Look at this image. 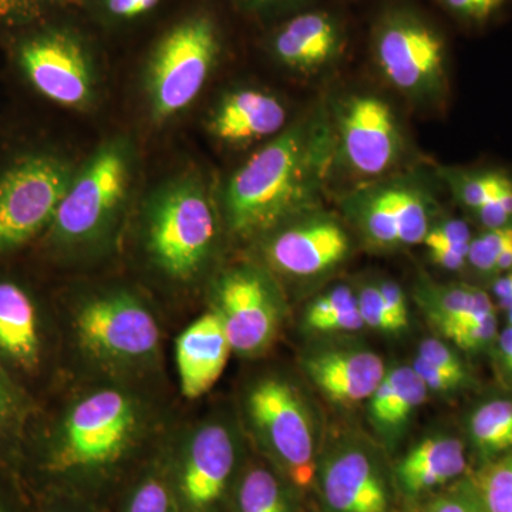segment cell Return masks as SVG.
<instances>
[{
	"mask_svg": "<svg viewBox=\"0 0 512 512\" xmlns=\"http://www.w3.org/2000/svg\"><path fill=\"white\" fill-rule=\"evenodd\" d=\"M336 170L329 107L309 116L256 151L229 178L224 208L229 228L242 238L272 232L318 211Z\"/></svg>",
	"mask_w": 512,
	"mask_h": 512,
	"instance_id": "obj_1",
	"label": "cell"
},
{
	"mask_svg": "<svg viewBox=\"0 0 512 512\" xmlns=\"http://www.w3.org/2000/svg\"><path fill=\"white\" fill-rule=\"evenodd\" d=\"M141 410L131 394L99 389L70 407L37 460L39 494L101 500L123 481L136 450Z\"/></svg>",
	"mask_w": 512,
	"mask_h": 512,
	"instance_id": "obj_2",
	"label": "cell"
},
{
	"mask_svg": "<svg viewBox=\"0 0 512 512\" xmlns=\"http://www.w3.org/2000/svg\"><path fill=\"white\" fill-rule=\"evenodd\" d=\"M372 53L384 80L416 106L439 107L446 101L447 42L416 10L384 12L373 29Z\"/></svg>",
	"mask_w": 512,
	"mask_h": 512,
	"instance_id": "obj_3",
	"label": "cell"
},
{
	"mask_svg": "<svg viewBox=\"0 0 512 512\" xmlns=\"http://www.w3.org/2000/svg\"><path fill=\"white\" fill-rule=\"evenodd\" d=\"M247 412L265 460L306 500L313 497L322 448L301 392L282 377H264L249 389Z\"/></svg>",
	"mask_w": 512,
	"mask_h": 512,
	"instance_id": "obj_4",
	"label": "cell"
},
{
	"mask_svg": "<svg viewBox=\"0 0 512 512\" xmlns=\"http://www.w3.org/2000/svg\"><path fill=\"white\" fill-rule=\"evenodd\" d=\"M217 234L214 205L204 185L195 180L165 188L148 212V251L173 278L197 274L210 258Z\"/></svg>",
	"mask_w": 512,
	"mask_h": 512,
	"instance_id": "obj_5",
	"label": "cell"
},
{
	"mask_svg": "<svg viewBox=\"0 0 512 512\" xmlns=\"http://www.w3.org/2000/svg\"><path fill=\"white\" fill-rule=\"evenodd\" d=\"M336 168L363 181L382 180L402 163L406 137L386 100L370 93L340 97L329 107Z\"/></svg>",
	"mask_w": 512,
	"mask_h": 512,
	"instance_id": "obj_6",
	"label": "cell"
},
{
	"mask_svg": "<svg viewBox=\"0 0 512 512\" xmlns=\"http://www.w3.org/2000/svg\"><path fill=\"white\" fill-rule=\"evenodd\" d=\"M342 208L370 247L387 251L423 244L437 202L416 178L384 177L349 192Z\"/></svg>",
	"mask_w": 512,
	"mask_h": 512,
	"instance_id": "obj_7",
	"label": "cell"
},
{
	"mask_svg": "<svg viewBox=\"0 0 512 512\" xmlns=\"http://www.w3.org/2000/svg\"><path fill=\"white\" fill-rule=\"evenodd\" d=\"M220 36L207 16H194L161 39L148 64L147 89L158 120L187 109L204 89L220 56Z\"/></svg>",
	"mask_w": 512,
	"mask_h": 512,
	"instance_id": "obj_8",
	"label": "cell"
},
{
	"mask_svg": "<svg viewBox=\"0 0 512 512\" xmlns=\"http://www.w3.org/2000/svg\"><path fill=\"white\" fill-rule=\"evenodd\" d=\"M73 177L69 161L50 153L28 154L0 171V255L52 225Z\"/></svg>",
	"mask_w": 512,
	"mask_h": 512,
	"instance_id": "obj_9",
	"label": "cell"
},
{
	"mask_svg": "<svg viewBox=\"0 0 512 512\" xmlns=\"http://www.w3.org/2000/svg\"><path fill=\"white\" fill-rule=\"evenodd\" d=\"M313 497L320 512H399L392 466L379 448L342 439L320 451Z\"/></svg>",
	"mask_w": 512,
	"mask_h": 512,
	"instance_id": "obj_10",
	"label": "cell"
},
{
	"mask_svg": "<svg viewBox=\"0 0 512 512\" xmlns=\"http://www.w3.org/2000/svg\"><path fill=\"white\" fill-rule=\"evenodd\" d=\"M131 161L126 144L111 141L74 174L55 218L53 237L63 244L92 241L116 217L127 197Z\"/></svg>",
	"mask_w": 512,
	"mask_h": 512,
	"instance_id": "obj_11",
	"label": "cell"
},
{
	"mask_svg": "<svg viewBox=\"0 0 512 512\" xmlns=\"http://www.w3.org/2000/svg\"><path fill=\"white\" fill-rule=\"evenodd\" d=\"M245 460L234 431L208 423L168 460L180 512H228Z\"/></svg>",
	"mask_w": 512,
	"mask_h": 512,
	"instance_id": "obj_12",
	"label": "cell"
},
{
	"mask_svg": "<svg viewBox=\"0 0 512 512\" xmlns=\"http://www.w3.org/2000/svg\"><path fill=\"white\" fill-rule=\"evenodd\" d=\"M74 323L82 348L109 365L144 362L160 345V326L153 313L127 293L84 303Z\"/></svg>",
	"mask_w": 512,
	"mask_h": 512,
	"instance_id": "obj_13",
	"label": "cell"
},
{
	"mask_svg": "<svg viewBox=\"0 0 512 512\" xmlns=\"http://www.w3.org/2000/svg\"><path fill=\"white\" fill-rule=\"evenodd\" d=\"M214 311L220 315L232 352L261 355L276 338L281 308L271 281L258 269L242 266L217 285Z\"/></svg>",
	"mask_w": 512,
	"mask_h": 512,
	"instance_id": "obj_14",
	"label": "cell"
},
{
	"mask_svg": "<svg viewBox=\"0 0 512 512\" xmlns=\"http://www.w3.org/2000/svg\"><path fill=\"white\" fill-rule=\"evenodd\" d=\"M19 63L37 92L70 109L93 101L96 79L92 60L76 36L47 30L29 37L19 49Z\"/></svg>",
	"mask_w": 512,
	"mask_h": 512,
	"instance_id": "obj_15",
	"label": "cell"
},
{
	"mask_svg": "<svg viewBox=\"0 0 512 512\" xmlns=\"http://www.w3.org/2000/svg\"><path fill=\"white\" fill-rule=\"evenodd\" d=\"M350 251L352 242L342 222L318 210L276 228L265 256L279 274L311 279L338 268Z\"/></svg>",
	"mask_w": 512,
	"mask_h": 512,
	"instance_id": "obj_16",
	"label": "cell"
},
{
	"mask_svg": "<svg viewBox=\"0 0 512 512\" xmlns=\"http://www.w3.org/2000/svg\"><path fill=\"white\" fill-rule=\"evenodd\" d=\"M302 369L328 402L343 409L367 402L387 372L375 350L353 345L311 349L302 357Z\"/></svg>",
	"mask_w": 512,
	"mask_h": 512,
	"instance_id": "obj_17",
	"label": "cell"
},
{
	"mask_svg": "<svg viewBox=\"0 0 512 512\" xmlns=\"http://www.w3.org/2000/svg\"><path fill=\"white\" fill-rule=\"evenodd\" d=\"M470 470L466 441L460 437L436 434L420 440L392 464L400 510L456 484Z\"/></svg>",
	"mask_w": 512,
	"mask_h": 512,
	"instance_id": "obj_18",
	"label": "cell"
},
{
	"mask_svg": "<svg viewBox=\"0 0 512 512\" xmlns=\"http://www.w3.org/2000/svg\"><path fill=\"white\" fill-rule=\"evenodd\" d=\"M346 33L335 16L322 10L301 13L276 30L271 47L275 59L292 72L316 74L343 55Z\"/></svg>",
	"mask_w": 512,
	"mask_h": 512,
	"instance_id": "obj_19",
	"label": "cell"
},
{
	"mask_svg": "<svg viewBox=\"0 0 512 512\" xmlns=\"http://www.w3.org/2000/svg\"><path fill=\"white\" fill-rule=\"evenodd\" d=\"M232 348L217 312L192 322L175 342V360L181 390L188 399L210 392L220 379Z\"/></svg>",
	"mask_w": 512,
	"mask_h": 512,
	"instance_id": "obj_20",
	"label": "cell"
},
{
	"mask_svg": "<svg viewBox=\"0 0 512 512\" xmlns=\"http://www.w3.org/2000/svg\"><path fill=\"white\" fill-rule=\"evenodd\" d=\"M288 110L275 94L258 89H238L225 94L212 111L210 128L218 140L247 146L278 136L286 128Z\"/></svg>",
	"mask_w": 512,
	"mask_h": 512,
	"instance_id": "obj_21",
	"label": "cell"
},
{
	"mask_svg": "<svg viewBox=\"0 0 512 512\" xmlns=\"http://www.w3.org/2000/svg\"><path fill=\"white\" fill-rule=\"evenodd\" d=\"M441 181L481 229L512 224V171L497 167H441Z\"/></svg>",
	"mask_w": 512,
	"mask_h": 512,
	"instance_id": "obj_22",
	"label": "cell"
},
{
	"mask_svg": "<svg viewBox=\"0 0 512 512\" xmlns=\"http://www.w3.org/2000/svg\"><path fill=\"white\" fill-rule=\"evenodd\" d=\"M426 384L410 366L387 369L382 382L367 400V417L384 450L393 451L426 402Z\"/></svg>",
	"mask_w": 512,
	"mask_h": 512,
	"instance_id": "obj_23",
	"label": "cell"
},
{
	"mask_svg": "<svg viewBox=\"0 0 512 512\" xmlns=\"http://www.w3.org/2000/svg\"><path fill=\"white\" fill-rule=\"evenodd\" d=\"M416 299L431 325L450 342L474 326L498 318L493 296L476 285L421 282Z\"/></svg>",
	"mask_w": 512,
	"mask_h": 512,
	"instance_id": "obj_24",
	"label": "cell"
},
{
	"mask_svg": "<svg viewBox=\"0 0 512 512\" xmlns=\"http://www.w3.org/2000/svg\"><path fill=\"white\" fill-rule=\"evenodd\" d=\"M39 316L32 296L12 281H0V357L23 370L40 362Z\"/></svg>",
	"mask_w": 512,
	"mask_h": 512,
	"instance_id": "obj_25",
	"label": "cell"
},
{
	"mask_svg": "<svg viewBox=\"0 0 512 512\" xmlns=\"http://www.w3.org/2000/svg\"><path fill=\"white\" fill-rule=\"evenodd\" d=\"M305 497L271 463L245 460L228 512H309Z\"/></svg>",
	"mask_w": 512,
	"mask_h": 512,
	"instance_id": "obj_26",
	"label": "cell"
},
{
	"mask_svg": "<svg viewBox=\"0 0 512 512\" xmlns=\"http://www.w3.org/2000/svg\"><path fill=\"white\" fill-rule=\"evenodd\" d=\"M467 443L477 466L512 453V396L488 397L471 410Z\"/></svg>",
	"mask_w": 512,
	"mask_h": 512,
	"instance_id": "obj_27",
	"label": "cell"
},
{
	"mask_svg": "<svg viewBox=\"0 0 512 512\" xmlns=\"http://www.w3.org/2000/svg\"><path fill=\"white\" fill-rule=\"evenodd\" d=\"M120 512H180L168 461H153L133 478Z\"/></svg>",
	"mask_w": 512,
	"mask_h": 512,
	"instance_id": "obj_28",
	"label": "cell"
},
{
	"mask_svg": "<svg viewBox=\"0 0 512 512\" xmlns=\"http://www.w3.org/2000/svg\"><path fill=\"white\" fill-rule=\"evenodd\" d=\"M473 237L467 221L460 218H441L433 222L423 245L434 265L446 271L460 272L467 268L468 251Z\"/></svg>",
	"mask_w": 512,
	"mask_h": 512,
	"instance_id": "obj_29",
	"label": "cell"
},
{
	"mask_svg": "<svg viewBox=\"0 0 512 512\" xmlns=\"http://www.w3.org/2000/svg\"><path fill=\"white\" fill-rule=\"evenodd\" d=\"M466 480L485 512H512V453L471 468Z\"/></svg>",
	"mask_w": 512,
	"mask_h": 512,
	"instance_id": "obj_30",
	"label": "cell"
},
{
	"mask_svg": "<svg viewBox=\"0 0 512 512\" xmlns=\"http://www.w3.org/2000/svg\"><path fill=\"white\" fill-rule=\"evenodd\" d=\"M467 268L491 282L512 271V224L481 229L474 235L468 251Z\"/></svg>",
	"mask_w": 512,
	"mask_h": 512,
	"instance_id": "obj_31",
	"label": "cell"
},
{
	"mask_svg": "<svg viewBox=\"0 0 512 512\" xmlns=\"http://www.w3.org/2000/svg\"><path fill=\"white\" fill-rule=\"evenodd\" d=\"M402 512H485L466 477Z\"/></svg>",
	"mask_w": 512,
	"mask_h": 512,
	"instance_id": "obj_32",
	"label": "cell"
},
{
	"mask_svg": "<svg viewBox=\"0 0 512 512\" xmlns=\"http://www.w3.org/2000/svg\"><path fill=\"white\" fill-rule=\"evenodd\" d=\"M356 293L357 308L365 328L373 329L386 336H399L400 333L406 332L384 305L375 282L360 285Z\"/></svg>",
	"mask_w": 512,
	"mask_h": 512,
	"instance_id": "obj_33",
	"label": "cell"
},
{
	"mask_svg": "<svg viewBox=\"0 0 512 512\" xmlns=\"http://www.w3.org/2000/svg\"><path fill=\"white\" fill-rule=\"evenodd\" d=\"M437 2L461 25L470 29L487 28L503 15L508 5V0H437Z\"/></svg>",
	"mask_w": 512,
	"mask_h": 512,
	"instance_id": "obj_34",
	"label": "cell"
},
{
	"mask_svg": "<svg viewBox=\"0 0 512 512\" xmlns=\"http://www.w3.org/2000/svg\"><path fill=\"white\" fill-rule=\"evenodd\" d=\"M412 367L426 384L427 390L441 396H454L476 386V377L473 373L450 372V370L431 365L419 356L414 357Z\"/></svg>",
	"mask_w": 512,
	"mask_h": 512,
	"instance_id": "obj_35",
	"label": "cell"
},
{
	"mask_svg": "<svg viewBox=\"0 0 512 512\" xmlns=\"http://www.w3.org/2000/svg\"><path fill=\"white\" fill-rule=\"evenodd\" d=\"M356 306L357 293L352 286L346 284L333 286V288L323 292L322 295L309 303L305 315H303V325H309L315 320L348 311V309L356 308Z\"/></svg>",
	"mask_w": 512,
	"mask_h": 512,
	"instance_id": "obj_36",
	"label": "cell"
},
{
	"mask_svg": "<svg viewBox=\"0 0 512 512\" xmlns=\"http://www.w3.org/2000/svg\"><path fill=\"white\" fill-rule=\"evenodd\" d=\"M417 356L431 365L456 373H471L463 357L458 355L453 346L440 338H427L419 345Z\"/></svg>",
	"mask_w": 512,
	"mask_h": 512,
	"instance_id": "obj_37",
	"label": "cell"
},
{
	"mask_svg": "<svg viewBox=\"0 0 512 512\" xmlns=\"http://www.w3.org/2000/svg\"><path fill=\"white\" fill-rule=\"evenodd\" d=\"M365 328L359 308L348 309L335 313V315L325 316V318L315 320L305 326L308 332L316 335H336V333H355Z\"/></svg>",
	"mask_w": 512,
	"mask_h": 512,
	"instance_id": "obj_38",
	"label": "cell"
},
{
	"mask_svg": "<svg viewBox=\"0 0 512 512\" xmlns=\"http://www.w3.org/2000/svg\"><path fill=\"white\" fill-rule=\"evenodd\" d=\"M375 282L377 291L382 296L384 305L392 313L393 318L400 323L404 330L409 328V306H407L406 293L402 286L389 278L377 279Z\"/></svg>",
	"mask_w": 512,
	"mask_h": 512,
	"instance_id": "obj_39",
	"label": "cell"
},
{
	"mask_svg": "<svg viewBox=\"0 0 512 512\" xmlns=\"http://www.w3.org/2000/svg\"><path fill=\"white\" fill-rule=\"evenodd\" d=\"M36 512H100V507L67 495L39 494Z\"/></svg>",
	"mask_w": 512,
	"mask_h": 512,
	"instance_id": "obj_40",
	"label": "cell"
},
{
	"mask_svg": "<svg viewBox=\"0 0 512 512\" xmlns=\"http://www.w3.org/2000/svg\"><path fill=\"white\" fill-rule=\"evenodd\" d=\"M491 352L494 353L495 365L504 382L512 384V326L507 325L500 333Z\"/></svg>",
	"mask_w": 512,
	"mask_h": 512,
	"instance_id": "obj_41",
	"label": "cell"
},
{
	"mask_svg": "<svg viewBox=\"0 0 512 512\" xmlns=\"http://www.w3.org/2000/svg\"><path fill=\"white\" fill-rule=\"evenodd\" d=\"M55 0H0V23L26 18Z\"/></svg>",
	"mask_w": 512,
	"mask_h": 512,
	"instance_id": "obj_42",
	"label": "cell"
},
{
	"mask_svg": "<svg viewBox=\"0 0 512 512\" xmlns=\"http://www.w3.org/2000/svg\"><path fill=\"white\" fill-rule=\"evenodd\" d=\"M161 0H106L107 10L121 19L137 18L156 8Z\"/></svg>",
	"mask_w": 512,
	"mask_h": 512,
	"instance_id": "obj_43",
	"label": "cell"
},
{
	"mask_svg": "<svg viewBox=\"0 0 512 512\" xmlns=\"http://www.w3.org/2000/svg\"><path fill=\"white\" fill-rule=\"evenodd\" d=\"M491 296L495 306L505 313L507 325L512 326V271L498 276L491 282Z\"/></svg>",
	"mask_w": 512,
	"mask_h": 512,
	"instance_id": "obj_44",
	"label": "cell"
},
{
	"mask_svg": "<svg viewBox=\"0 0 512 512\" xmlns=\"http://www.w3.org/2000/svg\"><path fill=\"white\" fill-rule=\"evenodd\" d=\"M18 410L15 392L10 389L8 380L0 373V433L12 426L13 420L18 416Z\"/></svg>",
	"mask_w": 512,
	"mask_h": 512,
	"instance_id": "obj_45",
	"label": "cell"
},
{
	"mask_svg": "<svg viewBox=\"0 0 512 512\" xmlns=\"http://www.w3.org/2000/svg\"><path fill=\"white\" fill-rule=\"evenodd\" d=\"M245 2H247V5L251 6V8L262 9L291 2V0H245Z\"/></svg>",
	"mask_w": 512,
	"mask_h": 512,
	"instance_id": "obj_46",
	"label": "cell"
},
{
	"mask_svg": "<svg viewBox=\"0 0 512 512\" xmlns=\"http://www.w3.org/2000/svg\"><path fill=\"white\" fill-rule=\"evenodd\" d=\"M0 512H22L18 505L13 503L12 500L8 497V495L3 494L0 491Z\"/></svg>",
	"mask_w": 512,
	"mask_h": 512,
	"instance_id": "obj_47",
	"label": "cell"
},
{
	"mask_svg": "<svg viewBox=\"0 0 512 512\" xmlns=\"http://www.w3.org/2000/svg\"><path fill=\"white\" fill-rule=\"evenodd\" d=\"M315 512H320L319 510H316Z\"/></svg>",
	"mask_w": 512,
	"mask_h": 512,
	"instance_id": "obj_48",
	"label": "cell"
}]
</instances>
